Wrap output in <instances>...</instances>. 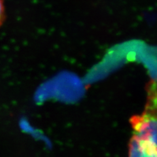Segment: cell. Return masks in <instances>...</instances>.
I'll use <instances>...</instances> for the list:
<instances>
[{"instance_id":"1","label":"cell","mask_w":157,"mask_h":157,"mask_svg":"<svg viewBox=\"0 0 157 157\" xmlns=\"http://www.w3.org/2000/svg\"><path fill=\"white\" fill-rule=\"evenodd\" d=\"M129 157H157L156 135L133 133L130 142Z\"/></svg>"},{"instance_id":"2","label":"cell","mask_w":157,"mask_h":157,"mask_svg":"<svg viewBox=\"0 0 157 157\" xmlns=\"http://www.w3.org/2000/svg\"><path fill=\"white\" fill-rule=\"evenodd\" d=\"M6 18V10L3 0H0V26L2 25Z\"/></svg>"}]
</instances>
